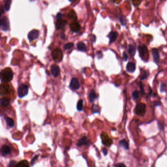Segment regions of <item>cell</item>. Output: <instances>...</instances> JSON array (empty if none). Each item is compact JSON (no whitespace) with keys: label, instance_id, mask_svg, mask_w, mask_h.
<instances>
[{"label":"cell","instance_id":"obj_1","mask_svg":"<svg viewBox=\"0 0 167 167\" xmlns=\"http://www.w3.org/2000/svg\"><path fill=\"white\" fill-rule=\"evenodd\" d=\"M1 77L2 81L10 82L11 81L13 77V73L12 70L10 68L5 69L1 72Z\"/></svg>","mask_w":167,"mask_h":167},{"label":"cell","instance_id":"obj_20","mask_svg":"<svg viewBox=\"0 0 167 167\" xmlns=\"http://www.w3.org/2000/svg\"><path fill=\"white\" fill-rule=\"evenodd\" d=\"M97 99V96L94 89H92L89 95V99L91 103H93L96 99Z\"/></svg>","mask_w":167,"mask_h":167},{"label":"cell","instance_id":"obj_4","mask_svg":"<svg viewBox=\"0 0 167 167\" xmlns=\"http://www.w3.org/2000/svg\"><path fill=\"white\" fill-rule=\"evenodd\" d=\"M146 111V105L145 104L140 103L138 104L135 108V112L136 114L139 116H144Z\"/></svg>","mask_w":167,"mask_h":167},{"label":"cell","instance_id":"obj_2","mask_svg":"<svg viewBox=\"0 0 167 167\" xmlns=\"http://www.w3.org/2000/svg\"><path fill=\"white\" fill-rule=\"evenodd\" d=\"M138 50L140 58L145 61H147L149 59V54L147 48L145 45H139Z\"/></svg>","mask_w":167,"mask_h":167},{"label":"cell","instance_id":"obj_15","mask_svg":"<svg viewBox=\"0 0 167 167\" xmlns=\"http://www.w3.org/2000/svg\"><path fill=\"white\" fill-rule=\"evenodd\" d=\"M89 143V141L86 137H83L80 138L77 143V146H86Z\"/></svg>","mask_w":167,"mask_h":167},{"label":"cell","instance_id":"obj_3","mask_svg":"<svg viewBox=\"0 0 167 167\" xmlns=\"http://www.w3.org/2000/svg\"><path fill=\"white\" fill-rule=\"evenodd\" d=\"M29 87L25 84H21L18 88V95L20 98H22L28 94Z\"/></svg>","mask_w":167,"mask_h":167},{"label":"cell","instance_id":"obj_18","mask_svg":"<svg viewBox=\"0 0 167 167\" xmlns=\"http://www.w3.org/2000/svg\"><path fill=\"white\" fill-rule=\"evenodd\" d=\"M11 148L8 146L4 145L1 148V152L4 155H8L11 153Z\"/></svg>","mask_w":167,"mask_h":167},{"label":"cell","instance_id":"obj_29","mask_svg":"<svg viewBox=\"0 0 167 167\" xmlns=\"http://www.w3.org/2000/svg\"><path fill=\"white\" fill-rule=\"evenodd\" d=\"M73 47V43H68L65 44L64 46V49L66 50H69Z\"/></svg>","mask_w":167,"mask_h":167},{"label":"cell","instance_id":"obj_34","mask_svg":"<svg viewBox=\"0 0 167 167\" xmlns=\"http://www.w3.org/2000/svg\"><path fill=\"white\" fill-rule=\"evenodd\" d=\"M144 84L143 83L140 82V88L141 90V92L142 94H145V91H144Z\"/></svg>","mask_w":167,"mask_h":167},{"label":"cell","instance_id":"obj_38","mask_svg":"<svg viewBox=\"0 0 167 167\" xmlns=\"http://www.w3.org/2000/svg\"><path fill=\"white\" fill-rule=\"evenodd\" d=\"M16 163L15 162V161H10V163H9V164H8V167H15V165L14 164H16Z\"/></svg>","mask_w":167,"mask_h":167},{"label":"cell","instance_id":"obj_39","mask_svg":"<svg viewBox=\"0 0 167 167\" xmlns=\"http://www.w3.org/2000/svg\"><path fill=\"white\" fill-rule=\"evenodd\" d=\"M115 167H126V166L123 164V163H119L118 164H116L115 165Z\"/></svg>","mask_w":167,"mask_h":167},{"label":"cell","instance_id":"obj_31","mask_svg":"<svg viewBox=\"0 0 167 167\" xmlns=\"http://www.w3.org/2000/svg\"><path fill=\"white\" fill-rule=\"evenodd\" d=\"M99 106L96 104H94L92 106L93 113H97L99 112Z\"/></svg>","mask_w":167,"mask_h":167},{"label":"cell","instance_id":"obj_5","mask_svg":"<svg viewBox=\"0 0 167 167\" xmlns=\"http://www.w3.org/2000/svg\"><path fill=\"white\" fill-rule=\"evenodd\" d=\"M52 57L53 60L57 62H60L62 60L63 54L62 51L58 48L54 50L52 53Z\"/></svg>","mask_w":167,"mask_h":167},{"label":"cell","instance_id":"obj_24","mask_svg":"<svg viewBox=\"0 0 167 167\" xmlns=\"http://www.w3.org/2000/svg\"><path fill=\"white\" fill-rule=\"evenodd\" d=\"M11 2V0H5V1L4 6L6 11H8L10 10Z\"/></svg>","mask_w":167,"mask_h":167},{"label":"cell","instance_id":"obj_45","mask_svg":"<svg viewBox=\"0 0 167 167\" xmlns=\"http://www.w3.org/2000/svg\"><path fill=\"white\" fill-rule=\"evenodd\" d=\"M73 1H74V0H69V1L70 2H73Z\"/></svg>","mask_w":167,"mask_h":167},{"label":"cell","instance_id":"obj_32","mask_svg":"<svg viewBox=\"0 0 167 167\" xmlns=\"http://www.w3.org/2000/svg\"><path fill=\"white\" fill-rule=\"evenodd\" d=\"M119 21H120V24H121V25L122 26H125L126 25V20L125 19V17H124L123 16H122L120 18Z\"/></svg>","mask_w":167,"mask_h":167},{"label":"cell","instance_id":"obj_16","mask_svg":"<svg viewBox=\"0 0 167 167\" xmlns=\"http://www.w3.org/2000/svg\"><path fill=\"white\" fill-rule=\"evenodd\" d=\"M126 71L129 73H133L136 69L135 64L133 62H129L127 63L126 66Z\"/></svg>","mask_w":167,"mask_h":167},{"label":"cell","instance_id":"obj_26","mask_svg":"<svg viewBox=\"0 0 167 167\" xmlns=\"http://www.w3.org/2000/svg\"><path fill=\"white\" fill-rule=\"evenodd\" d=\"M83 100L82 99H80L78 100L77 105V108L78 111H81L83 109Z\"/></svg>","mask_w":167,"mask_h":167},{"label":"cell","instance_id":"obj_36","mask_svg":"<svg viewBox=\"0 0 167 167\" xmlns=\"http://www.w3.org/2000/svg\"><path fill=\"white\" fill-rule=\"evenodd\" d=\"M147 77H148V73L146 72H145L144 75L140 77V79L141 80L145 79L146 78H147Z\"/></svg>","mask_w":167,"mask_h":167},{"label":"cell","instance_id":"obj_44","mask_svg":"<svg viewBox=\"0 0 167 167\" xmlns=\"http://www.w3.org/2000/svg\"><path fill=\"white\" fill-rule=\"evenodd\" d=\"M61 38L62 39H64V38H65V34H64V33L63 32V33H61Z\"/></svg>","mask_w":167,"mask_h":167},{"label":"cell","instance_id":"obj_21","mask_svg":"<svg viewBox=\"0 0 167 167\" xmlns=\"http://www.w3.org/2000/svg\"><path fill=\"white\" fill-rule=\"evenodd\" d=\"M4 119L5 120L6 123L7 124V125L10 127H13L14 126V122L13 121V120L10 118V117H7V116H5L4 117Z\"/></svg>","mask_w":167,"mask_h":167},{"label":"cell","instance_id":"obj_23","mask_svg":"<svg viewBox=\"0 0 167 167\" xmlns=\"http://www.w3.org/2000/svg\"><path fill=\"white\" fill-rule=\"evenodd\" d=\"M119 145L124 148L125 150H128L129 148V144L125 140H120L119 142Z\"/></svg>","mask_w":167,"mask_h":167},{"label":"cell","instance_id":"obj_27","mask_svg":"<svg viewBox=\"0 0 167 167\" xmlns=\"http://www.w3.org/2000/svg\"><path fill=\"white\" fill-rule=\"evenodd\" d=\"M68 17L70 19H75V20H77V16L75 12L73 10H71L70 13L68 14Z\"/></svg>","mask_w":167,"mask_h":167},{"label":"cell","instance_id":"obj_7","mask_svg":"<svg viewBox=\"0 0 167 167\" xmlns=\"http://www.w3.org/2000/svg\"><path fill=\"white\" fill-rule=\"evenodd\" d=\"M39 31L37 30L31 31L27 34V37L30 41L37 39L39 36Z\"/></svg>","mask_w":167,"mask_h":167},{"label":"cell","instance_id":"obj_6","mask_svg":"<svg viewBox=\"0 0 167 167\" xmlns=\"http://www.w3.org/2000/svg\"><path fill=\"white\" fill-rule=\"evenodd\" d=\"M0 26L1 29L5 31H7L10 29V22L8 18L6 16H4L1 18L0 21Z\"/></svg>","mask_w":167,"mask_h":167},{"label":"cell","instance_id":"obj_14","mask_svg":"<svg viewBox=\"0 0 167 167\" xmlns=\"http://www.w3.org/2000/svg\"><path fill=\"white\" fill-rule=\"evenodd\" d=\"M67 24V21L66 20H63L62 19L57 20L56 24H55V27L57 30L63 29Z\"/></svg>","mask_w":167,"mask_h":167},{"label":"cell","instance_id":"obj_9","mask_svg":"<svg viewBox=\"0 0 167 167\" xmlns=\"http://www.w3.org/2000/svg\"><path fill=\"white\" fill-rule=\"evenodd\" d=\"M70 87L73 90H78L80 87L79 82L77 78H73L70 84Z\"/></svg>","mask_w":167,"mask_h":167},{"label":"cell","instance_id":"obj_40","mask_svg":"<svg viewBox=\"0 0 167 167\" xmlns=\"http://www.w3.org/2000/svg\"><path fill=\"white\" fill-rule=\"evenodd\" d=\"M102 151H103V152L104 153V154L106 156L107 154V153H108V151L107 150V148H103V150H102Z\"/></svg>","mask_w":167,"mask_h":167},{"label":"cell","instance_id":"obj_30","mask_svg":"<svg viewBox=\"0 0 167 167\" xmlns=\"http://www.w3.org/2000/svg\"><path fill=\"white\" fill-rule=\"evenodd\" d=\"M167 90V85L164 83H162L160 85V91L161 92H165Z\"/></svg>","mask_w":167,"mask_h":167},{"label":"cell","instance_id":"obj_13","mask_svg":"<svg viewBox=\"0 0 167 167\" xmlns=\"http://www.w3.org/2000/svg\"><path fill=\"white\" fill-rule=\"evenodd\" d=\"M105 133H103L101 135V138L102 139V143H103L104 145H106L107 146H109L111 145L112 143V141L109 139L108 137V136L106 135V136L104 135Z\"/></svg>","mask_w":167,"mask_h":167},{"label":"cell","instance_id":"obj_42","mask_svg":"<svg viewBox=\"0 0 167 167\" xmlns=\"http://www.w3.org/2000/svg\"><path fill=\"white\" fill-rule=\"evenodd\" d=\"M5 7L4 6H2L1 7V16L5 12Z\"/></svg>","mask_w":167,"mask_h":167},{"label":"cell","instance_id":"obj_37","mask_svg":"<svg viewBox=\"0 0 167 167\" xmlns=\"http://www.w3.org/2000/svg\"><path fill=\"white\" fill-rule=\"evenodd\" d=\"M63 17V15L62 13L59 12L57 14V16H56V18L57 20H59V19H61Z\"/></svg>","mask_w":167,"mask_h":167},{"label":"cell","instance_id":"obj_11","mask_svg":"<svg viewBox=\"0 0 167 167\" xmlns=\"http://www.w3.org/2000/svg\"><path fill=\"white\" fill-rule=\"evenodd\" d=\"M51 72L54 77H57L60 73V68L57 65L53 64L51 67Z\"/></svg>","mask_w":167,"mask_h":167},{"label":"cell","instance_id":"obj_35","mask_svg":"<svg viewBox=\"0 0 167 167\" xmlns=\"http://www.w3.org/2000/svg\"><path fill=\"white\" fill-rule=\"evenodd\" d=\"M127 59H128L127 54H126V53L125 52H124L123 54V60L124 61H127Z\"/></svg>","mask_w":167,"mask_h":167},{"label":"cell","instance_id":"obj_25","mask_svg":"<svg viewBox=\"0 0 167 167\" xmlns=\"http://www.w3.org/2000/svg\"><path fill=\"white\" fill-rule=\"evenodd\" d=\"M29 165L28 162H27L26 160H23L18 163L17 164H16L15 167H29Z\"/></svg>","mask_w":167,"mask_h":167},{"label":"cell","instance_id":"obj_22","mask_svg":"<svg viewBox=\"0 0 167 167\" xmlns=\"http://www.w3.org/2000/svg\"><path fill=\"white\" fill-rule=\"evenodd\" d=\"M1 102V106L6 107H7L10 104V101L6 98H2L0 100Z\"/></svg>","mask_w":167,"mask_h":167},{"label":"cell","instance_id":"obj_12","mask_svg":"<svg viewBox=\"0 0 167 167\" xmlns=\"http://www.w3.org/2000/svg\"><path fill=\"white\" fill-rule=\"evenodd\" d=\"M118 36V33L116 31H111L108 35L107 37L109 39V44L114 43L117 39Z\"/></svg>","mask_w":167,"mask_h":167},{"label":"cell","instance_id":"obj_10","mask_svg":"<svg viewBox=\"0 0 167 167\" xmlns=\"http://www.w3.org/2000/svg\"><path fill=\"white\" fill-rule=\"evenodd\" d=\"M70 30L73 32H78L80 30V26L77 22H73L70 24Z\"/></svg>","mask_w":167,"mask_h":167},{"label":"cell","instance_id":"obj_43","mask_svg":"<svg viewBox=\"0 0 167 167\" xmlns=\"http://www.w3.org/2000/svg\"><path fill=\"white\" fill-rule=\"evenodd\" d=\"M92 40H93V42H95L96 41V36L95 35H92Z\"/></svg>","mask_w":167,"mask_h":167},{"label":"cell","instance_id":"obj_33","mask_svg":"<svg viewBox=\"0 0 167 167\" xmlns=\"http://www.w3.org/2000/svg\"><path fill=\"white\" fill-rule=\"evenodd\" d=\"M38 155H36V156H35L33 158L31 159V165H34V164L35 163V161L37 160V158H38Z\"/></svg>","mask_w":167,"mask_h":167},{"label":"cell","instance_id":"obj_8","mask_svg":"<svg viewBox=\"0 0 167 167\" xmlns=\"http://www.w3.org/2000/svg\"><path fill=\"white\" fill-rule=\"evenodd\" d=\"M151 52L154 61L156 63H158L160 61V53L158 50L156 48H153Z\"/></svg>","mask_w":167,"mask_h":167},{"label":"cell","instance_id":"obj_28","mask_svg":"<svg viewBox=\"0 0 167 167\" xmlns=\"http://www.w3.org/2000/svg\"><path fill=\"white\" fill-rule=\"evenodd\" d=\"M139 95H140V92L138 90H135L132 93V97L134 100H137L138 99Z\"/></svg>","mask_w":167,"mask_h":167},{"label":"cell","instance_id":"obj_19","mask_svg":"<svg viewBox=\"0 0 167 167\" xmlns=\"http://www.w3.org/2000/svg\"><path fill=\"white\" fill-rule=\"evenodd\" d=\"M77 47L78 49L81 52H85L87 51V49L85 44L81 41L78 42V44L77 45Z\"/></svg>","mask_w":167,"mask_h":167},{"label":"cell","instance_id":"obj_17","mask_svg":"<svg viewBox=\"0 0 167 167\" xmlns=\"http://www.w3.org/2000/svg\"><path fill=\"white\" fill-rule=\"evenodd\" d=\"M128 52L131 57H134L136 53V46L132 44L129 45L128 48Z\"/></svg>","mask_w":167,"mask_h":167},{"label":"cell","instance_id":"obj_41","mask_svg":"<svg viewBox=\"0 0 167 167\" xmlns=\"http://www.w3.org/2000/svg\"><path fill=\"white\" fill-rule=\"evenodd\" d=\"M154 104L155 106H159V105H161V103H160L159 101H155L153 103Z\"/></svg>","mask_w":167,"mask_h":167}]
</instances>
